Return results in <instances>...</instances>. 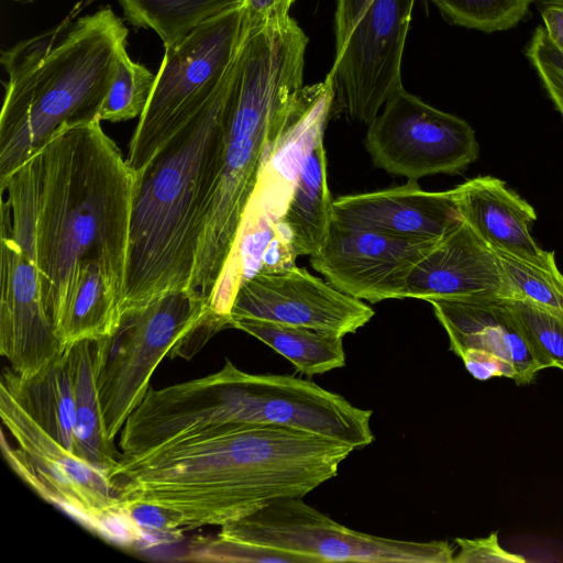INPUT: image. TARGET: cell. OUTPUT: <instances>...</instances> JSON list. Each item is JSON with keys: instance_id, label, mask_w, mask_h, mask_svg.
<instances>
[{"instance_id": "18", "label": "cell", "mask_w": 563, "mask_h": 563, "mask_svg": "<svg viewBox=\"0 0 563 563\" xmlns=\"http://www.w3.org/2000/svg\"><path fill=\"white\" fill-rule=\"evenodd\" d=\"M324 129L306 152L288 205L278 228L289 240L297 257L313 255L323 245L331 221L332 198L327 179Z\"/></svg>"}, {"instance_id": "11", "label": "cell", "mask_w": 563, "mask_h": 563, "mask_svg": "<svg viewBox=\"0 0 563 563\" xmlns=\"http://www.w3.org/2000/svg\"><path fill=\"white\" fill-rule=\"evenodd\" d=\"M439 240L404 239L332 219L310 264L334 288L362 301L404 299L411 271Z\"/></svg>"}, {"instance_id": "12", "label": "cell", "mask_w": 563, "mask_h": 563, "mask_svg": "<svg viewBox=\"0 0 563 563\" xmlns=\"http://www.w3.org/2000/svg\"><path fill=\"white\" fill-rule=\"evenodd\" d=\"M375 314L362 300L297 266L257 274L240 287L230 320L256 319L309 328L344 336Z\"/></svg>"}, {"instance_id": "3", "label": "cell", "mask_w": 563, "mask_h": 563, "mask_svg": "<svg viewBox=\"0 0 563 563\" xmlns=\"http://www.w3.org/2000/svg\"><path fill=\"white\" fill-rule=\"evenodd\" d=\"M307 44V35L290 15L246 26L230 73L218 173L190 285L207 301L260 176L303 106Z\"/></svg>"}, {"instance_id": "4", "label": "cell", "mask_w": 563, "mask_h": 563, "mask_svg": "<svg viewBox=\"0 0 563 563\" xmlns=\"http://www.w3.org/2000/svg\"><path fill=\"white\" fill-rule=\"evenodd\" d=\"M128 34L106 7L1 52L0 184L57 130L100 120Z\"/></svg>"}, {"instance_id": "8", "label": "cell", "mask_w": 563, "mask_h": 563, "mask_svg": "<svg viewBox=\"0 0 563 563\" xmlns=\"http://www.w3.org/2000/svg\"><path fill=\"white\" fill-rule=\"evenodd\" d=\"M416 0H336L332 110L369 124L400 87Z\"/></svg>"}, {"instance_id": "17", "label": "cell", "mask_w": 563, "mask_h": 563, "mask_svg": "<svg viewBox=\"0 0 563 563\" xmlns=\"http://www.w3.org/2000/svg\"><path fill=\"white\" fill-rule=\"evenodd\" d=\"M452 191L462 219L492 249L521 256L544 252L531 235L534 209L499 178L478 176Z\"/></svg>"}, {"instance_id": "28", "label": "cell", "mask_w": 563, "mask_h": 563, "mask_svg": "<svg viewBox=\"0 0 563 563\" xmlns=\"http://www.w3.org/2000/svg\"><path fill=\"white\" fill-rule=\"evenodd\" d=\"M130 523L140 534L142 542L162 543L179 539L184 530L164 508L147 503L120 505Z\"/></svg>"}, {"instance_id": "16", "label": "cell", "mask_w": 563, "mask_h": 563, "mask_svg": "<svg viewBox=\"0 0 563 563\" xmlns=\"http://www.w3.org/2000/svg\"><path fill=\"white\" fill-rule=\"evenodd\" d=\"M471 296L510 298L494 250L463 220L413 267L404 298L428 301Z\"/></svg>"}, {"instance_id": "27", "label": "cell", "mask_w": 563, "mask_h": 563, "mask_svg": "<svg viewBox=\"0 0 563 563\" xmlns=\"http://www.w3.org/2000/svg\"><path fill=\"white\" fill-rule=\"evenodd\" d=\"M527 56L551 100L563 115V48L552 41L545 27L541 25L533 32Z\"/></svg>"}, {"instance_id": "19", "label": "cell", "mask_w": 563, "mask_h": 563, "mask_svg": "<svg viewBox=\"0 0 563 563\" xmlns=\"http://www.w3.org/2000/svg\"><path fill=\"white\" fill-rule=\"evenodd\" d=\"M69 346L75 376L77 453L84 462L109 474L122 453L109 440L104 428L95 379V340L78 341Z\"/></svg>"}, {"instance_id": "34", "label": "cell", "mask_w": 563, "mask_h": 563, "mask_svg": "<svg viewBox=\"0 0 563 563\" xmlns=\"http://www.w3.org/2000/svg\"><path fill=\"white\" fill-rule=\"evenodd\" d=\"M16 1H31V0H16Z\"/></svg>"}, {"instance_id": "33", "label": "cell", "mask_w": 563, "mask_h": 563, "mask_svg": "<svg viewBox=\"0 0 563 563\" xmlns=\"http://www.w3.org/2000/svg\"><path fill=\"white\" fill-rule=\"evenodd\" d=\"M542 4V7H563V0H533Z\"/></svg>"}, {"instance_id": "10", "label": "cell", "mask_w": 563, "mask_h": 563, "mask_svg": "<svg viewBox=\"0 0 563 563\" xmlns=\"http://www.w3.org/2000/svg\"><path fill=\"white\" fill-rule=\"evenodd\" d=\"M365 148L375 167L408 180L463 172L479 153L474 129L400 86L368 124Z\"/></svg>"}, {"instance_id": "29", "label": "cell", "mask_w": 563, "mask_h": 563, "mask_svg": "<svg viewBox=\"0 0 563 563\" xmlns=\"http://www.w3.org/2000/svg\"><path fill=\"white\" fill-rule=\"evenodd\" d=\"M459 552L453 558V563H523L521 555L506 551L498 542L497 532L485 538L466 539L456 538Z\"/></svg>"}, {"instance_id": "22", "label": "cell", "mask_w": 563, "mask_h": 563, "mask_svg": "<svg viewBox=\"0 0 563 563\" xmlns=\"http://www.w3.org/2000/svg\"><path fill=\"white\" fill-rule=\"evenodd\" d=\"M494 252L510 299L527 300L563 313V274L553 251H544L540 256H521L501 250Z\"/></svg>"}, {"instance_id": "14", "label": "cell", "mask_w": 563, "mask_h": 563, "mask_svg": "<svg viewBox=\"0 0 563 563\" xmlns=\"http://www.w3.org/2000/svg\"><path fill=\"white\" fill-rule=\"evenodd\" d=\"M428 302L457 356L467 349L493 353L512 364L518 385L529 384L540 371L553 367L526 335L510 298L471 296Z\"/></svg>"}, {"instance_id": "26", "label": "cell", "mask_w": 563, "mask_h": 563, "mask_svg": "<svg viewBox=\"0 0 563 563\" xmlns=\"http://www.w3.org/2000/svg\"><path fill=\"white\" fill-rule=\"evenodd\" d=\"M180 561L311 563L307 558L262 547L227 541L214 536L192 543Z\"/></svg>"}, {"instance_id": "32", "label": "cell", "mask_w": 563, "mask_h": 563, "mask_svg": "<svg viewBox=\"0 0 563 563\" xmlns=\"http://www.w3.org/2000/svg\"><path fill=\"white\" fill-rule=\"evenodd\" d=\"M541 15L548 34L559 47L563 48V7H544Z\"/></svg>"}, {"instance_id": "15", "label": "cell", "mask_w": 563, "mask_h": 563, "mask_svg": "<svg viewBox=\"0 0 563 563\" xmlns=\"http://www.w3.org/2000/svg\"><path fill=\"white\" fill-rule=\"evenodd\" d=\"M332 219L351 227L424 241L441 239L463 221L452 189L427 191L418 180L340 196L332 202Z\"/></svg>"}, {"instance_id": "23", "label": "cell", "mask_w": 563, "mask_h": 563, "mask_svg": "<svg viewBox=\"0 0 563 563\" xmlns=\"http://www.w3.org/2000/svg\"><path fill=\"white\" fill-rule=\"evenodd\" d=\"M155 82V75L132 60L122 48L113 80L100 111V120L120 122L139 118L144 111Z\"/></svg>"}, {"instance_id": "7", "label": "cell", "mask_w": 563, "mask_h": 563, "mask_svg": "<svg viewBox=\"0 0 563 563\" xmlns=\"http://www.w3.org/2000/svg\"><path fill=\"white\" fill-rule=\"evenodd\" d=\"M247 23L229 9L165 47L148 102L129 143L126 162L140 170L218 90L230 71Z\"/></svg>"}, {"instance_id": "24", "label": "cell", "mask_w": 563, "mask_h": 563, "mask_svg": "<svg viewBox=\"0 0 563 563\" xmlns=\"http://www.w3.org/2000/svg\"><path fill=\"white\" fill-rule=\"evenodd\" d=\"M450 23L486 33L517 25L533 0H427Z\"/></svg>"}, {"instance_id": "1", "label": "cell", "mask_w": 563, "mask_h": 563, "mask_svg": "<svg viewBox=\"0 0 563 563\" xmlns=\"http://www.w3.org/2000/svg\"><path fill=\"white\" fill-rule=\"evenodd\" d=\"M353 450L297 429L245 426L136 456L121 454L109 478L120 505H157L186 532L303 497L336 476Z\"/></svg>"}, {"instance_id": "2", "label": "cell", "mask_w": 563, "mask_h": 563, "mask_svg": "<svg viewBox=\"0 0 563 563\" xmlns=\"http://www.w3.org/2000/svg\"><path fill=\"white\" fill-rule=\"evenodd\" d=\"M23 164L34 202L26 255L57 329L86 282L106 279L125 297L135 174L101 120L57 130Z\"/></svg>"}, {"instance_id": "9", "label": "cell", "mask_w": 563, "mask_h": 563, "mask_svg": "<svg viewBox=\"0 0 563 563\" xmlns=\"http://www.w3.org/2000/svg\"><path fill=\"white\" fill-rule=\"evenodd\" d=\"M218 538L287 552L320 562L453 563L446 541L415 542L352 530L302 500H277L221 527Z\"/></svg>"}, {"instance_id": "5", "label": "cell", "mask_w": 563, "mask_h": 563, "mask_svg": "<svg viewBox=\"0 0 563 563\" xmlns=\"http://www.w3.org/2000/svg\"><path fill=\"white\" fill-rule=\"evenodd\" d=\"M230 73L201 110L134 172L123 310L170 289L190 288L218 173Z\"/></svg>"}, {"instance_id": "30", "label": "cell", "mask_w": 563, "mask_h": 563, "mask_svg": "<svg viewBox=\"0 0 563 563\" xmlns=\"http://www.w3.org/2000/svg\"><path fill=\"white\" fill-rule=\"evenodd\" d=\"M459 357L462 358L466 369L478 380L493 377H507L516 379L517 372L508 361L486 351L467 349Z\"/></svg>"}, {"instance_id": "25", "label": "cell", "mask_w": 563, "mask_h": 563, "mask_svg": "<svg viewBox=\"0 0 563 563\" xmlns=\"http://www.w3.org/2000/svg\"><path fill=\"white\" fill-rule=\"evenodd\" d=\"M511 302L532 345L554 367L563 369V313L527 300Z\"/></svg>"}, {"instance_id": "20", "label": "cell", "mask_w": 563, "mask_h": 563, "mask_svg": "<svg viewBox=\"0 0 563 563\" xmlns=\"http://www.w3.org/2000/svg\"><path fill=\"white\" fill-rule=\"evenodd\" d=\"M232 328L255 336L307 376L345 365L342 336L334 333L256 319L235 320Z\"/></svg>"}, {"instance_id": "13", "label": "cell", "mask_w": 563, "mask_h": 563, "mask_svg": "<svg viewBox=\"0 0 563 563\" xmlns=\"http://www.w3.org/2000/svg\"><path fill=\"white\" fill-rule=\"evenodd\" d=\"M0 352L10 367L30 377L62 354L33 261L1 228Z\"/></svg>"}, {"instance_id": "6", "label": "cell", "mask_w": 563, "mask_h": 563, "mask_svg": "<svg viewBox=\"0 0 563 563\" xmlns=\"http://www.w3.org/2000/svg\"><path fill=\"white\" fill-rule=\"evenodd\" d=\"M229 323L194 288L170 289L125 308L115 329L95 340L93 369L107 437L113 441L150 389L162 360L189 358Z\"/></svg>"}, {"instance_id": "31", "label": "cell", "mask_w": 563, "mask_h": 563, "mask_svg": "<svg viewBox=\"0 0 563 563\" xmlns=\"http://www.w3.org/2000/svg\"><path fill=\"white\" fill-rule=\"evenodd\" d=\"M296 0H243L242 7L250 26L266 24L289 15Z\"/></svg>"}, {"instance_id": "21", "label": "cell", "mask_w": 563, "mask_h": 563, "mask_svg": "<svg viewBox=\"0 0 563 563\" xmlns=\"http://www.w3.org/2000/svg\"><path fill=\"white\" fill-rule=\"evenodd\" d=\"M125 20L153 30L167 47L243 0H118Z\"/></svg>"}]
</instances>
